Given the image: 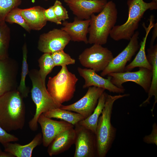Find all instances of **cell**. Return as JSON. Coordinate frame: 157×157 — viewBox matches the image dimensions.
<instances>
[{"label": "cell", "instance_id": "1", "mask_svg": "<svg viewBox=\"0 0 157 157\" xmlns=\"http://www.w3.org/2000/svg\"><path fill=\"white\" fill-rule=\"evenodd\" d=\"M23 98L17 90L0 96V126L7 132L22 129L25 122Z\"/></svg>", "mask_w": 157, "mask_h": 157}, {"label": "cell", "instance_id": "2", "mask_svg": "<svg viewBox=\"0 0 157 157\" xmlns=\"http://www.w3.org/2000/svg\"><path fill=\"white\" fill-rule=\"evenodd\" d=\"M124 94L112 96L107 94L103 110L98 119L95 133L97 157H105L115 138L116 129L111 122L113 104L117 100L129 96Z\"/></svg>", "mask_w": 157, "mask_h": 157}, {"label": "cell", "instance_id": "3", "mask_svg": "<svg viewBox=\"0 0 157 157\" xmlns=\"http://www.w3.org/2000/svg\"><path fill=\"white\" fill-rule=\"evenodd\" d=\"M117 13L115 4L110 1L98 15H91L88 28V43L102 45L106 43L110 31L116 23Z\"/></svg>", "mask_w": 157, "mask_h": 157}, {"label": "cell", "instance_id": "4", "mask_svg": "<svg viewBox=\"0 0 157 157\" xmlns=\"http://www.w3.org/2000/svg\"><path fill=\"white\" fill-rule=\"evenodd\" d=\"M128 17L127 21L121 25L115 26L109 35L113 40H129L138 28L139 23L145 12L148 10L157 9V2L152 0L149 3L143 0H128Z\"/></svg>", "mask_w": 157, "mask_h": 157}, {"label": "cell", "instance_id": "5", "mask_svg": "<svg viewBox=\"0 0 157 157\" xmlns=\"http://www.w3.org/2000/svg\"><path fill=\"white\" fill-rule=\"evenodd\" d=\"M29 76L32 83L31 96L36 106V111L33 118L28 123L29 127L33 131L38 129V120L40 115L52 109L60 108L62 104L57 102L48 91L43 83L39 70L32 69L29 71Z\"/></svg>", "mask_w": 157, "mask_h": 157}, {"label": "cell", "instance_id": "6", "mask_svg": "<svg viewBox=\"0 0 157 157\" xmlns=\"http://www.w3.org/2000/svg\"><path fill=\"white\" fill-rule=\"evenodd\" d=\"M78 80L75 74L68 70L67 66H63L56 75L49 78L47 89L52 97L62 104L73 97Z\"/></svg>", "mask_w": 157, "mask_h": 157}, {"label": "cell", "instance_id": "7", "mask_svg": "<svg viewBox=\"0 0 157 157\" xmlns=\"http://www.w3.org/2000/svg\"><path fill=\"white\" fill-rule=\"evenodd\" d=\"M113 58L112 52L108 48L94 44L85 49L78 59L82 66L98 72L103 71Z\"/></svg>", "mask_w": 157, "mask_h": 157}, {"label": "cell", "instance_id": "8", "mask_svg": "<svg viewBox=\"0 0 157 157\" xmlns=\"http://www.w3.org/2000/svg\"><path fill=\"white\" fill-rule=\"evenodd\" d=\"M75 149L74 157H97L96 135L91 130L79 124L75 126Z\"/></svg>", "mask_w": 157, "mask_h": 157}, {"label": "cell", "instance_id": "9", "mask_svg": "<svg viewBox=\"0 0 157 157\" xmlns=\"http://www.w3.org/2000/svg\"><path fill=\"white\" fill-rule=\"evenodd\" d=\"M107 76L110 77L111 82L118 88H124L123 83L131 81L141 86L148 93L151 84L152 72L148 69L139 67V70L137 71L112 73Z\"/></svg>", "mask_w": 157, "mask_h": 157}, {"label": "cell", "instance_id": "10", "mask_svg": "<svg viewBox=\"0 0 157 157\" xmlns=\"http://www.w3.org/2000/svg\"><path fill=\"white\" fill-rule=\"evenodd\" d=\"M139 33L136 31L129 40V42L125 49L116 57L113 58L106 67L101 73V76L115 72H122L124 70L127 63L140 47L138 42Z\"/></svg>", "mask_w": 157, "mask_h": 157}, {"label": "cell", "instance_id": "11", "mask_svg": "<svg viewBox=\"0 0 157 157\" xmlns=\"http://www.w3.org/2000/svg\"><path fill=\"white\" fill-rule=\"evenodd\" d=\"M88 88L86 94L79 100L70 105H62L60 108L75 112L81 115L84 119L88 117L94 111L99 98L105 90L95 86Z\"/></svg>", "mask_w": 157, "mask_h": 157}, {"label": "cell", "instance_id": "12", "mask_svg": "<svg viewBox=\"0 0 157 157\" xmlns=\"http://www.w3.org/2000/svg\"><path fill=\"white\" fill-rule=\"evenodd\" d=\"M70 41V37L65 31L55 28L40 35L38 48L44 53H51L63 50Z\"/></svg>", "mask_w": 157, "mask_h": 157}, {"label": "cell", "instance_id": "13", "mask_svg": "<svg viewBox=\"0 0 157 157\" xmlns=\"http://www.w3.org/2000/svg\"><path fill=\"white\" fill-rule=\"evenodd\" d=\"M19 66L15 60L8 57L0 60V96L17 90Z\"/></svg>", "mask_w": 157, "mask_h": 157}, {"label": "cell", "instance_id": "14", "mask_svg": "<svg viewBox=\"0 0 157 157\" xmlns=\"http://www.w3.org/2000/svg\"><path fill=\"white\" fill-rule=\"evenodd\" d=\"M76 17L88 19L93 14L99 13L107 3V0H63Z\"/></svg>", "mask_w": 157, "mask_h": 157}, {"label": "cell", "instance_id": "15", "mask_svg": "<svg viewBox=\"0 0 157 157\" xmlns=\"http://www.w3.org/2000/svg\"><path fill=\"white\" fill-rule=\"evenodd\" d=\"M38 123L42 129L43 145L47 147L58 135L66 130L74 128L73 124L64 121L53 120L42 114L39 117Z\"/></svg>", "mask_w": 157, "mask_h": 157}, {"label": "cell", "instance_id": "16", "mask_svg": "<svg viewBox=\"0 0 157 157\" xmlns=\"http://www.w3.org/2000/svg\"><path fill=\"white\" fill-rule=\"evenodd\" d=\"M77 70L80 76L85 80V83L83 86V88L95 86L103 88L113 93H123L125 92L124 88H120L113 85L111 82L110 77L109 76H108L107 78H104L91 69L78 67Z\"/></svg>", "mask_w": 157, "mask_h": 157}, {"label": "cell", "instance_id": "17", "mask_svg": "<svg viewBox=\"0 0 157 157\" xmlns=\"http://www.w3.org/2000/svg\"><path fill=\"white\" fill-rule=\"evenodd\" d=\"M90 19H82L75 17L73 22L65 21L62 23L61 29L65 31L74 42H83L88 44L87 34L88 33Z\"/></svg>", "mask_w": 157, "mask_h": 157}, {"label": "cell", "instance_id": "18", "mask_svg": "<svg viewBox=\"0 0 157 157\" xmlns=\"http://www.w3.org/2000/svg\"><path fill=\"white\" fill-rule=\"evenodd\" d=\"M149 24L147 27L143 22L142 26L145 30V35L140 44V49L133 60L125 67L124 72L130 71L135 68L143 67L151 70L152 66L148 62L145 53V46L148 36L154 26V17L151 15L149 19Z\"/></svg>", "mask_w": 157, "mask_h": 157}, {"label": "cell", "instance_id": "19", "mask_svg": "<svg viewBox=\"0 0 157 157\" xmlns=\"http://www.w3.org/2000/svg\"><path fill=\"white\" fill-rule=\"evenodd\" d=\"M75 132L74 128L69 129L56 137L48 146L50 156L56 155L68 149L74 143Z\"/></svg>", "mask_w": 157, "mask_h": 157}, {"label": "cell", "instance_id": "20", "mask_svg": "<svg viewBox=\"0 0 157 157\" xmlns=\"http://www.w3.org/2000/svg\"><path fill=\"white\" fill-rule=\"evenodd\" d=\"M148 62L152 66V77L151 85L148 93L147 98L139 106L140 107L149 104L153 96L154 102L151 111L153 115V111L157 102V44L150 46L147 50L146 55Z\"/></svg>", "mask_w": 157, "mask_h": 157}, {"label": "cell", "instance_id": "21", "mask_svg": "<svg viewBox=\"0 0 157 157\" xmlns=\"http://www.w3.org/2000/svg\"><path fill=\"white\" fill-rule=\"evenodd\" d=\"M45 9L39 6L20 10L21 15L31 30L39 31L47 24L44 15Z\"/></svg>", "mask_w": 157, "mask_h": 157}, {"label": "cell", "instance_id": "22", "mask_svg": "<svg viewBox=\"0 0 157 157\" xmlns=\"http://www.w3.org/2000/svg\"><path fill=\"white\" fill-rule=\"evenodd\" d=\"M42 142V133H40L35 135L31 141L26 144L23 145L16 143L10 142L3 145L4 151L14 157H31L34 149Z\"/></svg>", "mask_w": 157, "mask_h": 157}, {"label": "cell", "instance_id": "23", "mask_svg": "<svg viewBox=\"0 0 157 157\" xmlns=\"http://www.w3.org/2000/svg\"><path fill=\"white\" fill-rule=\"evenodd\" d=\"M107 93L105 91L99 98L96 108L88 117L80 121L78 123L96 133L99 117L104 108Z\"/></svg>", "mask_w": 157, "mask_h": 157}, {"label": "cell", "instance_id": "24", "mask_svg": "<svg viewBox=\"0 0 157 157\" xmlns=\"http://www.w3.org/2000/svg\"><path fill=\"white\" fill-rule=\"evenodd\" d=\"M43 114L48 118L62 119L74 126L84 119L83 116L78 113H74L60 108L52 109Z\"/></svg>", "mask_w": 157, "mask_h": 157}, {"label": "cell", "instance_id": "25", "mask_svg": "<svg viewBox=\"0 0 157 157\" xmlns=\"http://www.w3.org/2000/svg\"><path fill=\"white\" fill-rule=\"evenodd\" d=\"M22 50L23 56L21 78L19 84L17 87V90L24 98L27 97L29 91V88L25 84L26 77L29 72L27 62L28 49L25 42L22 47Z\"/></svg>", "mask_w": 157, "mask_h": 157}, {"label": "cell", "instance_id": "26", "mask_svg": "<svg viewBox=\"0 0 157 157\" xmlns=\"http://www.w3.org/2000/svg\"><path fill=\"white\" fill-rule=\"evenodd\" d=\"M10 40V30L6 22L0 23V60L8 57V49Z\"/></svg>", "mask_w": 157, "mask_h": 157}, {"label": "cell", "instance_id": "27", "mask_svg": "<svg viewBox=\"0 0 157 157\" xmlns=\"http://www.w3.org/2000/svg\"><path fill=\"white\" fill-rule=\"evenodd\" d=\"M38 62L39 74L43 83L45 85L47 76L55 66L50 53H44L38 60Z\"/></svg>", "mask_w": 157, "mask_h": 157}, {"label": "cell", "instance_id": "28", "mask_svg": "<svg viewBox=\"0 0 157 157\" xmlns=\"http://www.w3.org/2000/svg\"><path fill=\"white\" fill-rule=\"evenodd\" d=\"M20 10V9L18 7L12 9L6 16L5 21L10 24H17L20 26L28 32H30L31 30L21 15Z\"/></svg>", "mask_w": 157, "mask_h": 157}, {"label": "cell", "instance_id": "29", "mask_svg": "<svg viewBox=\"0 0 157 157\" xmlns=\"http://www.w3.org/2000/svg\"><path fill=\"white\" fill-rule=\"evenodd\" d=\"M22 0H0V23L5 22L6 17L13 9L21 5Z\"/></svg>", "mask_w": 157, "mask_h": 157}, {"label": "cell", "instance_id": "30", "mask_svg": "<svg viewBox=\"0 0 157 157\" xmlns=\"http://www.w3.org/2000/svg\"><path fill=\"white\" fill-rule=\"evenodd\" d=\"M51 54L55 66H60L62 67L75 63V59L72 58L63 50L53 52Z\"/></svg>", "mask_w": 157, "mask_h": 157}, {"label": "cell", "instance_id": "31", "mask_svg": "<svg viewBox=\"0 0 157 157\" xmlns=\"http://www.w3.org/2000/svg\"><path fill=\"white\" fill-rule=\"evenodd\" d=\"M52 6L54 13L59 21H64L69 18L68 11L60 1L56 0Z\"/></svg>", "mask_w": 157, "mask_h": 157}, {"label": "cell", "instance_id": "32", "mask_svg": "<svg viewBox=\"0 0 157 157\" xmlns=\"http://www.w3.org/2000/svg\"><path fill=\"white\" fill-rule=\"evenodd\" d=\"M18 140L19 139L17 137L8 133L0 126V143L2 145Z\"/></svg>", "mask_w": 157, "mask_h": 157}, {"label": "cell", "instance_id": "33", "mask_svg": "<svg viewBox=\"0 0 157 157\" xmlns=\"http://www.w3.org/2000/svg\"><path fill=\"white\" fill-rule=\"evenodd\" d=\"M151 133L145 135L143 138L144 142L148 144H152L157 145V125L156 122L153 124Z\"/></svg>", "mask_w": 157, "mask_h": 157}, {"label": "cell", "instance_id": "34", "mask_svg": "<svg viewBox=\"0 0 157 157\" xmlns=\"http://www.w3.org/2000/svg\"><path fill=\"white\" fill-rule=\"evenodd\" d=\"M44 15L47 21L54 23L57 25L62 24V22L59 20L55 14L53 6L50 7L47 9H45Z\"/></svg>", "mask_w": 157, "mask_h": 157}, {"label": "cell", "instance_id": "35", "mask_svg": "<svg viewBox=\"0 0 157 157\" xmlns=\"http://www.w3.org/2000/svg\"><path fill=\"white\" fill-rule=\"evenodd\" d=\"M153 28H154L152 33V35L151 38L150 46L154 45L155 40L157 36V22L154 23Z\"/></svg>", "mask_w": 157, "mask_h": 157}, {"label": "cell", "instance_id": "36", "mask_svg": "<svg viewBox=\"0 0 157 157\" xmlns=\"http://www.w3.org/2000/svg\"><path fill=\"white\" fill-rule=\"evenodd\" d=\"M11 154L5 151H3L0 147V157H14Z\"/></svg>", "mask_w": 157, "mask_h": 157}, {"label": "cell", "instance_id": "37", "mask_svg": "<svg viewBox=\"0 0 157 157\" xmlns=\"http://www.w3.org/2000/svg\"><path fill=\"white\" fill-rule=\"evenodd\" d=\"M155 1L157 2V0H152Z\"/></svg>", "mask_w": 157, "mask_h": 157}, {"label": "cell", "instance_id": "38", "mask_svg": "<svg viewBox=\"0 0 157 157\" xmlns=\"http://www.w3.org/2000/svg\"><path fill=\"white\" fill-rule=\"evenodd\" d=\"M44 0V1H48L49 0Z\"/></svg>", "mask_w": 157, "mask_h": 157}]
</instances>
